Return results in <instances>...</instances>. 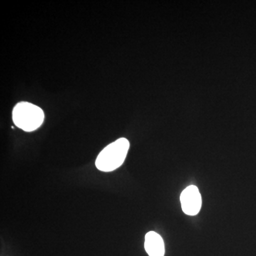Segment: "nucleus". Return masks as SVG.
I'll return each mask as SVG.
<instances>
[{
    "label": "nucleus",
    "mask_w": 256,
    "mask_h": 256,
    "mask_svg": "<svg viewBox=\"0 0 256 256\" xmlns=\"http://www.w3.org/2000/svg\"><path fill=\"white\" fill-rule=\"evenodd\" d=\"M129 149L130 142L126 138L110 143L99 153L96 160V168L105 172L118 169L124 164Z\"/></svg>",
    "instance_id": "f257e3e1"
},
{
    "label": "nucleus",
    "mask_w": 256,
    "mask_h": 256,
    "mask_svg": "<svg viewBox=\"0 0 256 256\" xmlns=\"http://www.w3.org/2000/svg\"><path fill=\"white\" fill-rule=\"evenodd\" d=\"M144 248L149 256H164V244L161 236L156 232H150L146 235Z\"/></svg>",
    "instance_id": "20e7f679"
},
{
    "label": "nucleus",
    "mask_w": 256,
    "mask_h": 256,
    "mask_svg": "<svg viewBox=\"0 0 256 256\" xmlns=\"http://www.w3.org/2000/svg\"><path fill=\"white\" fill-rule=\"evenodd\" d=\"M182 208L185 214L195 216L198 214L202 208L201 194L194 185H191L184 190L180 196Z\"/></svg>",
    "instance_id": "7ed1b4c3"
},
{
    "label": "nucleus",
    "mask_w": 256,
    "mask_h": 256,
    "mask_svg": "<svg viewBox=\"0 0 256 256\" xmlns=\"http://www.w3.org/2000/svg\"><path fill=\"white\" fill-rule=\"evenodd\" d=\"M12 120L16 127L26 132H32L43 124L44 112L38 106L23 101L14 106Z\"/></svg>",
    "instance_id": "f03ea898"
}]
</instances>
